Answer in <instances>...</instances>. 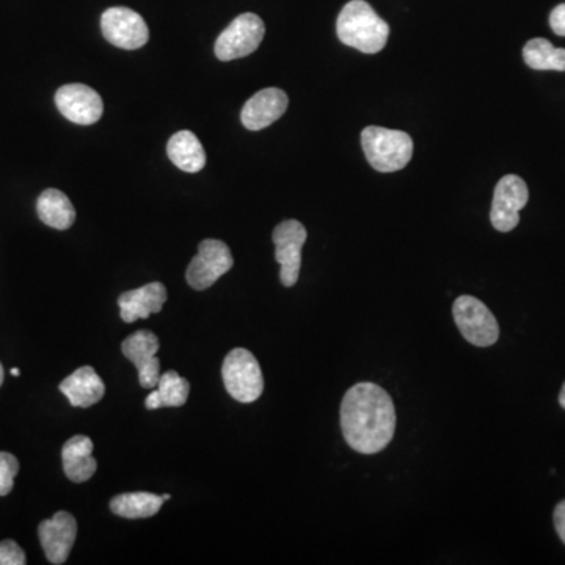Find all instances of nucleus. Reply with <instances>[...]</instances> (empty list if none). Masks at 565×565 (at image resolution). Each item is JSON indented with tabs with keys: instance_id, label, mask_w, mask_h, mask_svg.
I'll return each instance as SVG.
<instances>
[{
	"instance_id": "1",
	"label": "nucleus",
	"mask_w": 565,
	"mask_h": 565,
	"mask_svg": "<svg viewBox=\"0 0 565 565\" xmlns=\"http://www.w3.org/2000/svg\"><path fill=\"white\" fill-rule=\"evenodd\" d=\"M344 440L361 454H377L390 445L396 431V410L390 394L377 383L349 388L341 402Z\"/></svg>"
},
{
	"instance_id": "2",
	"label": "nucleus",
	"mask_w": 565,
	"mask_h": 565,
	"mask_svg": "<svg viewBox=\"0 0 565 565\" xmlns=\"http://www.w3.org/2000/svg\"><path fill=\"white\" fill-rule=\"evenodd\" d=\"M336 33L346 46L363 54H377L387 46L390 26L365 0H350L339 13Z\"/></svg>"
},
{
	"instance_id": "3",
	"label": "nucleus",
	"mask_w": 565,
	"mask_h": 565,
	"mask_svg": "<svg viewBox=\"0 0 565 565\" xmlns=\"http://www.w3.org/2000/svg\"><path fill=\"white\" fill-rule=\"evenodd\" d=\"M366 159L380 173L399 172L413 156V140L407 132L368 126L361 132Z\"/></svg>"
},
{
	"instance_id": "4",
	"label": "nucleus",
	"mask_w": 565,
	"mask_h": 565,
	"mask_svg": "<svg viewBox=\"0 0 565 565\" xmlns=\"http://www.w3.org/2000/svg\"><path fill=\"white\" fill-rule=\"evenodd\" d=\"M223 383L231 398L242 404L258 401L264 391V377L258 360L250 350H231L222 366Z\"/></svg>"
},
{
	"instance_id": "5",
	"label": "nucleus",
	"mask_w": 565,
	"mask_h": 565,
	"mask_svg": "<svg viewBox=\"0 0 565 565\" xmlns=\"http://www.w3.org/2000/svg\"><path fill=\"white\" fill-rule=\"evenodd\" d=\"M457 329L468 343L489 347L500 338V325L487 305L473 296H460L452 305Z\"/></svg>"
},
{
	"instance_id": "6",
	"label": "nucleus",
	"mask_w": 565,
	"mask_h": 565,
	"mask_svg": "<svg viewBox=\"0 0 565 565\" xmlns=\"http://www.w3.org/2000/svg\"><path fill=\"white\" fill-rule=\"evenodd\" d=\"M266 35L263 19L255 13L237 16L216 41L217 59L222 62L242 59L253 54Z\"/></svg>"
},
{
	"instance_id": "7",
	"label": "nucleus",
	"mask_w": 565,
	"mask_h": 565,
	"mask_svg": "<svg viewBox=\"0 0 565 565\" xmlns=\"http://www.w3.org/2000/svg\"><path fill=\"white\" fill-rule=\"evenodd\" d=\"M234 259L225 242L206 239L198 245V253L187 267L186 278L192 288L205 291L220 277L230 272Z\"/></svg>"
},
{
	"instance_id": "8",
	"label": "nucleus",
	"mask_w": 565,
	"mask_h": 565,
	"mask_svg": "<svg viewBox=\"0 0 565 565\" xmlns=\"http://www.w3.org/2000/svg\"><path fill=\"white\" fill-rule=\"evenodd\" d=\"M307 228L299 220H285L274 230L275 259L281 266L280 280L292 288L299 280L302 267V248L307 242Z\"/></svg>"
},
{
	"instance_id": "9",
	"label": "nucleus",
	"mask_w": 565,
	"mask_h": 565,
	"mask_svg": "<svg viewBox=\"0 0 565 565\" xmlns=\"http://www.w3.org/2000/svg\"><path fill=\"white\" fill-rule=\"evenodd\" d=\"M529 190L520 176L506 175L498 181L493 194L490 220L495 230L509 233L520 223V211L528 205Z\"/></svg>"
},
{
	"instance_id": "10",
	"label": "nucleus",
	"mask_w": 565,
	"mask_h": 565,
	"mask_svg": "<svg viewBox=\"0 0 565 565\" xmlns=\"http://www.w3.org/2000/svg\"><path fill=\"white\" fill-rule=\"evenodd\" d=\"M101 29L110 44L126 51L142 48L150 40L145 19L131 8L113 7L104 11Z\"/></svg>"
},
{
	"instance_id": "11",
	"label": "nucleus",
	"mask_w": 565,
	"mask_h": 565,
	"mask_svg": "<svg viewBox=\"0 0 565 565\" xmlns=\"http://www.w3.org/2000/svg\"><path fill=\"white\" fill-rule=\"evenodd\" d=\"M55 104L66 120L82 126L95 124L103 117V99L88 85H63L55 93Z\"/></svg>"
},
{
	"instance_id": "12",
	"label": "nucleus",
	"mask_w": 565,
	"mask_h": 565,
	"mask_svg": "<svg viewBox=\"0 0 565 565\" xmlns=\"http://www.w3.org/2000/svg\"><path fill=\"white\" fill-rule=\"evenodd\" d=\"M159 347V338L148 330L134 333L121 344L124 357L129 358L139 371L140 385L148 390H154L162 376L161 363L156 357Z\"/></svg>"
},
{
	"instance_id": "13",
	"label": "nucleus",
	"mask_w": 565,
	"mask_h": 565,
	"mask_svg": "<svg viewBox=\"0 0 565 565\" xmlns=\"http://www.w3.org/2000/svg\"><path fill=\"white\" fill-rule=\"evenodd\" d=\"M38 536L48 561L55 565L65 564L76 542V518L70 512H57L51 520L41 522Z\"/></svg>"
},
{
	"instance_id": "14",
	"label": "nucleus",
	"mask_w": 565,
	"mask_h": 565,
	"mask_svg": "<svg viewBox=\"0 0 565 565\" xmlns=\"http://www.w3.org/2000/svg\"><path fill=\"white\" fill-rule=\"evenodd\" d=\"M289 98L280 88H264L245 103L241 121L250 131H261L280 120L288 110Z\"/></svg>"
},
{
	"instance_id": "15",
	"label": "nucleus",
	"mask_w": 565,
	"mask_h": 565,
	"mask_svg": "<svg viewBox=\"0 0 565 565\" xmlns=\"http://www.w3.org/2000/svg\"><path fill=\"white\" fill-rule=\"evenodd\" d=\"M165 302H167V288L159 281L134 291L123 292L118 297L121 319L128 324L139 319H148L151 314L161 313Z\"/></svg>"
},
{
	"instance_id": "16",
	"label": "nucleus",
	"mask_w": 565,
	"mask_h": 565,
	"mask_svg": "<svg viewBox=\"0 0 565 565\" xmlns=\"http://www.w3.org/2000/svg\"><path fill=\"white\" fill-rule=\"evenodd\" d=\"M59 388L73 407H81V409H88L98 404L106 393L103 380L92 366L77 369L60 383Z\"/></svg>"
},
{
	"instance_id": "17",
	"label": "nucleus",
	"mask_w": 565,
	"mask_h": 565,
	"mask_svg": "<svg viewBox=\"0 0 565 565\" xmlns=\"http://www.w3.org/2000/svg\"><path fill=\"white\" fill-rule=\"evenodd\" d=\"M62 460L66 478L76 484L88 481L98 468L93 457V442L85 435H76L65 443Z\"/></svg>"
},
{
	"instance_id": "18",
	"label": "nucleus",
	"mask_w": 565,
	"mask_h": 565,
	"mask_svg": "<svg viewBox=\"0 0 565 565\" xmlns=\"http://www.w3.org/2000/svg\"><path fill=\"white\" fill-rule=\"evenodd\" d=\"M167 154L175 167L183 172L197 173L206 165L205 148L192 131L176 132L168 140Z\"/></svg>"
},
{
	"instance_id": "19",
	"label": "nucleus",
	"mask_w": 565,
	"mask_h": 565,
	"mask_svg": "<svg viewBox=\"0 0 565 565\" xmlns=\"http://www.w3.org/2000/svg\"><path fill=\"white\" fill-rule=\"evenodd\" d=\"M37 212L41 222L54 230H68L76 220V209L70 198L57 189L44 190L37 201Z\"/></svg>"
},
{
	"instance_id": "20",
	"label": "nucleus",
	"mask_w": 565,
	"mask_h": 565,
	"mask_svg": "<svg viewBox=\"0 0 565 565\" xmlns=\"http://www.w3.org/2000/svg\"><path fill=\"white\" fill-rule=\"evenodd\" d=\"M162 504H164L162 496L154 495V493H123L110 501V509L118 517L137 520V518L153 517L161 511Z\"/></svg>"
},
{
	"instance_id": "21",
	"label": "nucleus",
	"mask_w": 565,
	"mask_h": 565,
	"mask_svg": "<svg viewBox=\"0 0 565 565\" xmlns=\"http://www.w3.org/2000/svg\"><path fill=\"white\" fill-rule=\"evenodd\" d=\"M523 60L537 71H565V49L555 48L545 38L529 40L523 48Z\"/></svg>"
},
{
	"instance_id": "22",
	"label": "nucleus",
	"mask_w": 565,
	"mask_h": 565,
	"mask_svg": "<svg viewBox=\"0 0 565 565\" xmlns=\"http://www.w3.org/2000/svg\"><path fill=\"white\" fill-rule=\"evenodd\" d=\"M157 396L162 407H181L189 399L190 385L187 379L179 376L176 371L162 374L156 387Z\"/></svg>"
},
{
	"instance_id": "23",
	"label": "nucleus",
	"mask_w": 565,
	"mask_h": 565,
	"mask_svg": "<svg viewBox=\"0 0 565 565\" xmlns=\"http://www.w3.org/2000/svg\"><path fill=\"white\" fill-rule=\"evenodd\" d=\"M19 462L10 452H0V496H7L13 490Z\"/></svg>"
},
{
	"instance_id": "24",
	"label": "nucleus",
	"mask_w": 565,
	"mask_h": 565,
	"mask_svg": "<svg viewBox=\"0 0 565 565\" xmlns=\"http://www.w3.org/2000/svg\"><path fill=\"white\" fill-rule=\"evenodd\" d=\"M27 559L15 540L0 542V565H26Z\"/></svg>"
},
{
	"instance_id": "25",
	"label": "nucleus",
	"mask_w": 565,
	"mask_h": 565,
	"mask_svg": "<svg viewBox=\"0 0 565 565\" xmlns=\"http://www.w3.org/2000/svg\"><path fill=\"white\" fill-rule=\"evenodd\" d=\"M550 26L558 37H565V4L558 5L551 11Z\"/></svg>"
},
{
	"instance_id": "26",
	"label": "nucleus",
	"mask_w": 565,
	"mask_h": 565,
	"mask_svg": "<svg viewBox=\"0 0 565 565\" xmlns=\"http://www.w3.org/2000/svg\"><path fill=\"white\" fill-rule=\"evenodd\" d=\"M553 518H555L556 533H558L559 539L562 540V544L565 545V500L556 506Z\"/></svg>"
},
{
	"instance_id": "27",
	"label": "nucleus",
	"mask_w": 565,
	"mask_h": 565,
	"mask_svg": "<svg viewBox=\"0 0 565 565\" xmlns=\"http://www.w3.org/2000/svg\"><path fill=\"white\" fill-rule=\"evenodd\" d=\"M145 405L148 410L161 409V402H159V396H157L156 390L151 391L150 396L145 399Z\"/></svg>"
},
{
	"instance_id": "28",
	"label": "nucleus",
	"mask_w": 565,
	"mask_h": 565,
	"mask_svg": "<svg viewBox=\"0 0 565 565\" xmlns=\"http://www.w3.org/2000/svg\"><path fill=\"white\" fill-rule=\"evenodd\" d=\"M559 404H561L562 409H565V383L562 385L561 393H559Z\"/></svg>"
},
{
	"instance_id": "29",
	"label": "nucleus",
	"mask_w": 565,
	"mask_h": 565,
	"mask_svg": "<svg viewBox=\"0 0 565 565\" xmlns=\"http://www.w3.org/2000/svg\"><path fill=\"white\" fill-rule=\"evenodd\" d=\"M2 383H4V368L0 365V387H2Z\"/></svg>"
},
{
	"instance_id": "30",
	"label": "nucleus",
	"mask_w": 565,
	"mask_h": 565,
	"mask_svg": "<svg viewBox=\"0 0 565 565\" xmlns=\"http://www.w3.org/2000/svg\"><path fill=\"white\" fill-rule=\"evenodd\" d=\"M19 374H21V372H19L18 368H13L11 369V376L13 377H19Z\"/></svg>"
},
{
	"instance_id": "31",
	"label": "nucleus",
	"mask_w": 565,
	"mask_h": 565,
	"mask_svg": "<svg viewBox=\"0 0 565 565\" xmlns=\"http://www.w3.org/2000/svg\"><path fill=\"white\" fill-rule=\"evenodd\" d=\"M170 498H172V496H170V495H162V500H164V501H168V500H170Z\"/></svg>"
}]
</instances>
